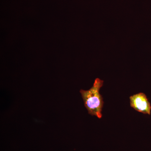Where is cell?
I'll return each instance as SVG.
<instances>
[{
    "label": "cell",
    "instance_id": "2",
    "mask_svg": "<svg viewBox=\"0 0 151 151\" xmlns=\"http://www.w3.org/2000/svg\"><path fill=\"white\" fill-rule=\"evenodd\" d=\"M131 107L138 112L150 115L151 106L145 94L139 93L130 97Z\"/></svg>",
    "mask_w": 151,
    "mask_h": 151
},
{
    "label": "cell",
    "instance_id": "1",
    "mask_svg": "<svg viewBox=\"0 0 151 151\" xmlns=\"http://www.w3.org/2000/svg\"><path fill=\"white\" fill-rule=\"evenodd\" d=\"M103 84V80L97 78L91 89L88 90L81 89L80 91L84 100V106L89 114L97 116L99 119H101L102 117L101 112L103 101V97L100 93V90Z\"/></svg>",
    "mask_w": 151,
    "mask_h": 151
}]
</instances>
